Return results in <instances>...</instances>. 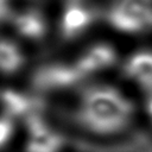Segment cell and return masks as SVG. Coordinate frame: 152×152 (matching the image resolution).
<instances>
[{"label": "cell", "mask_w": 152, "mask_h": 152, "mask_svg": "<svg viewBox=\"0 0 152 152\" xmlns=\"http://www.w3.org/2000/svg\"><path fill=\"white\" fill-rule=\"evenodd\" d=\"M45 106L25 82H0V113L23 122Z\"/></svg>", "instance_id": "10"}, {"label": "cell", "mask_w": 152, "mask_h": 152, "mask_svg": "<svg viewBox=\"0 0 152 152\" xmlns=\"http://www.w3.org/2000/svg\"><path fill=\"white\" fill-rule=\"evenodd\" d=\"M102 30L126 46L152 40V0H99Z\"/></svg>", "instance_id": "4"}, {"label": "cell", "mask_w": 152, "mask_h": 152, "mask_svg": "<svg viewBox=\"0 0 152 152\" xmlns=\"http://www.w3.org/2000/svg\"><path fill=\"white\" fill-rule=\"evenodd\" d=\"M65 125L45 106L21 122L18 146L23 152H63L66 145Z\"/></svg>", "instance_id": "7"}, {"label": "cell", "mask_w": 152, "mask_h": 152, "mask_svg": "<svg viewBox=\"0 0 152 152\" xmlns=\"http://www.w3.org/2000/svg\"><path fill=\"white\" fill-rule=\"evenodd\" d=\"M15 6L17 0H0V31L6 30Z\"/></svg>", "instance_id": "13"}, {"label": "cell", "mask_w": 152, "mask_h": 152, "mask_svg": "<svg viewBox=\"0 0 152 152\" xmlns=\"http://www.w3.org/2000/svg\"><path fill=\"white\" fill-rule=\"evenodd\" d=\"M116 77L139 97L152 94V40L126 46Z\"/></svg>", "instance_id": "8"}, {"label": "cell", "mask_w": 152, "mask_h": 152, "mask_svg": "<svg viewBox=\"0 0 152 152\" xmlns=\"http://www.w3.org/2000/svg\"><path fill=\"white\" fill-rule=\"evenodd\" d=\"M126 45L103 30L66 52L84 81L116 77Z\"/></svg>", "instance_id": "5"}, {"label": "cell", "mask_w": 152, "mask_h": 152, "mask_svg": "<svg viewBox=\"0 0 152 152\" xmlns=\"http://www.w3.org/2000/svg\"><path fill=\"white\" fill-rule=\"evenodd\" d=\"M140 124L152 133V94L139 97Z\"/></svg>", "instance_id": "12"}, {"label": "cell", "mask_w": 152, "mask_h": 152, "mask_svg": "<svg viewBox=\"0 0 152 152\" xmlns=\"http://www.w3.org/2000/svg\"><path fill=\"white\" fill-rule=\"evenodd\" d=\"M6 31L31 52L52 44V4L45 1H17Z\"/></svg>", "instance_id": "6"}, {"label": "cell", "mask_w": 152, "mask_h": 152, "mask_svg": "<svg viewBox=\"0 0 152 152\" xmlns=\"http://www.w3.org/2000/svg\"><path fill=\"white\" fill-rule=\"evenodd\" d=\"M52 44L70 52L102 31L99 0H62L52 4Z\"/></svg>", "instance_id": "2"}, {"label": "cell", "mask_w": 152, "mask_h": 152, "mask_svg": "<svg viewBox=\"0 0 152 152\" xmlns=\"http://www.w3.org/2000/svg\"><path fill=\"white\" fill-rule=\"evenodd\" d=\"M51 4H53V2H57V1H62V0H49Z\"/></svg>", "instance_id": "14"}, {"label": "cell", "mask_w": 152, "mask_h": 152, "mask_svg": "<svg viewBox=\"0 0 152 152\" xmlns=\"http://www.w3.org/2000/svg\"><path fill=\"white\" fill-rule=\"evenodd\" d=\"M32 63L31 51L6 30L0 31V82H24Z\"/></svg>", "instance_id": "9"}, {"label": "cell", "mask_w": 152, "mask_h": 152, "mask_svg": "<svg viewBox=\"0 0 152 152\" xmlns=\"http://www.w3.org/2000/svg\"><path fill=\"white\" fill-rule=\"evenodd\" d=\"M50 107L68 128L94 141L124 139L140 125L139 96L118 77L86 81Z\"/></svg>", "instance_id": "1"}, {"label": "cell", "mask_w": 152, "mask_h": 152, "mask_svg": "<svg viewBox=\"0 0 152 152\" xmlns=\"http://www.w3.org/2000/svg\"><path fill=\"white\" fill-rule=\"evenodd\" d=\"M24 82L45 104H55L86 81L70 55L56 51L53 55L33 59Z\"/></svg>", "instance_id": "3"}, {"label": "cell", "mask_w": 152, "mask_h": 152, "mask_svg": "<svg viewBox=\"0 0 152 152\" xmlns=\"http://www.w3.org/2000/svg\"><path fill=\"white\" fill-rule=\"evenodd\" d=\"M21 122L0 113V152H8L18 146L20 138Z\"/></svg>", "instance_id": "11"}]
</instances>
